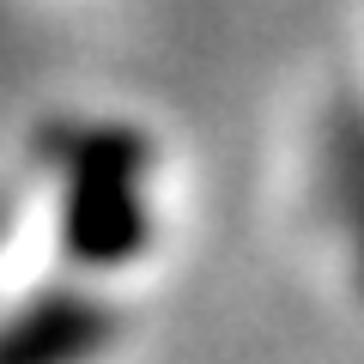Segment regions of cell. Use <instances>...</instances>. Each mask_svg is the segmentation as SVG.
Here are the masks:
<instances>
[{
	"label": "cell",
	"instance_id": "cell-1",
	"mask_svg": "<svg viewBox=\"0 0 364 364\" xmlns=\"http://www.w3.org/2000/svg\"><path fill=\"white\" fill-rule=\"evenodd\" d=\"M140 176H146V146L128 128H97L73 146L67 213H61L73 261H85V267H122V261H134L146 249L152 213H146Z\"/></svg>",
	"mask_w": 364,
	"mask_h": 364
},
{
	"label": "cell",
	"instance_id": "cell-2",
	"mask_svg": "<svg viewBox=\"0 0 364 364\" xmlns=\"http://www.w3.org/2000/svg\"><path fill=\"white\" fill-rule=\"evenodd\" d=\"M116 340V310L85 291H49L0 328V364H85Z\"/></svg>",
	"mask_w": 364,
	"mask_h": 364
}]
</instances>
